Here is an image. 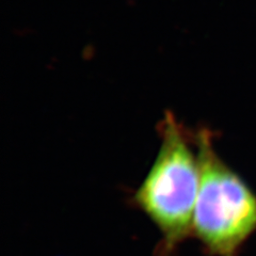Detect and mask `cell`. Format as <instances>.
<instances>
[{"label": "cell", "mask_w": 256, "mask_h": 256, "mask_svg": "<svg viewBox=\"0 0 256 256\" xmlns=\"http://www.w3.org/2000/svg\"><path fill=\"white\" fill-rule=\"evenodd\" d=\"M160 146L153 164L130 204L154 223L160 239L154 256H175L192 238L200 188V166L194 130L172 111H166L157 125Z\"/></svg>", "instance_id": "6da1fadb"}, {"label": "cell", "mask_w": 256, "mask_h": 256, "mask_svg": "<svg viewBox=\"0 0 256 256\" xmlns=\"http://www.w3.org/2000/svg\"><path fill=\"white\" fill-rule=\"evenodd\" d=\"M208 127L194 130L200 188L192 238L206 256H239L256 232V196L219 156Z\"/></svg>", "instance_id": "7a4b0ae2"}]
</instances>
